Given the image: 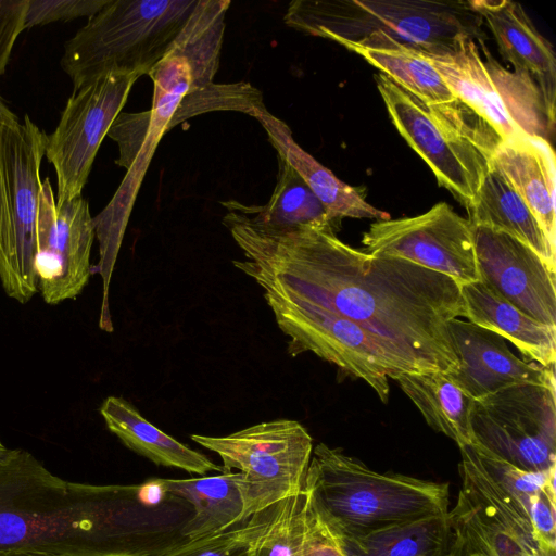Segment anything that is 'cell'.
Returning <instances> with one entry per match:
<instances>
[{"label": "cell", "instance_id": "obj_26", "mask_svg": "<svg viewBox=\"0 0 556 556\" xmlns=\"http://www.w3.org/2000/svg\"><path fill=\"white\" fill-rule=\"evenodd\" d=\"M467 212L473 226L488 227L515 237L530 247L555 271L556 249L549 243L525 201L492 164Z\"/></svg>", "mask_w": 556, "mask_h": 556}, {"label": "cell", "instance_id": "obj_22", "mask_svg": "<svg viewBox=\"0 0 556 556\" xmlns=\"http://www.w3.org/2000/svg\"><path fill=\"white\" fill-rule=\"evenodd\" d=\"M465 317L510 341L527 358L543 367L556 361V328L526 315L481 281L460 286Z\"/></svg>", "mask_w": 556, "mask_h": 556}, {"label": "cell", "instance_id": "obj_13", "mask_svg": "<svg viewBox=\"0 0 556 556\" xmlns=\"http://www.w3.org/2000/svg\"><path fill=\"white\" fill-rule=\"evenodd\" d=\"M473 443L527 471L556 467L555 382L521 383L473 400Z\"/></svg>", "mask_w": 556, "mask_h": 556}, {"label": "cell", "instance_id": "obj_10", "mask_svg": "<svg viewBox=\"0 0 556 556\" xmlns=\"http://www.w3.org/2000/svg\"><path fill=\"white\" fill-rule=\"evenodd\" d=\"M425 54L455 98L485 121L502 140L520 135L547 140L553 132L555 105L545 99L534 78L496 61L484 41L464 37L448 52Z\"/></svg>", "mask_w": 556, "mask_h": 556}, {"label": "cell", "instance_id": "obj_33", "mask_svg": "<svg viewBox=\"0 0 556 556\" xmlns=\"http://www.w3.org/2000/svg\"><path fill=\"white\" fill-rule=\"evenodd\" d=\"M108 2L109 0H28L25 28L83 16L91 17Z\"/></svg>", "mask_w": 556, "mask_h": 556}, {"label": "cell", "instance_id": "obj_28", "mask_svg": "<svg viewBox=\"0 0 556 556\" xmlns=\"http://www.w3.org/2000/svg\"><path fill=\"white\" fill-rule=\"evenodd\" d=\"M471 445L489 475L528 508L544 552L556 556V467L545 471L522 470L477 444Z\"/></svg>", "mask_w": 556, "mask_h": 556}, {"label": "cell", "instance_id": "obj_21", "mask_svg": "<svg viewBox=\"0 0 556 556\" xmlns=\"http://www.w3.org/2000/svg\"><path fill=\"white\" fill-rule=\"evenodd\" d=\"M277 155L285 159L324 205L331 223L341 218L387 220L390 214L369 204L359 191L319 163L294 140L290 127L267 109L255 117Z\"/></svg>", "mask_w": 556, "mask_h": 556}, {"label": "cell", "instance_id": "obj_8", "mask_svg": "<svg viewBox=\"0 0 556 556\" xmlns=\"http://www.w3.org/2000/svg\"><path fill=\"white\" fill-rule=\"evenodd\" d=\"M264 291L279 329L289 338L288 352H311L342 372L365 381L383 403L389 400V378L422 371L418 365L380 341L355 321L263 279Z\"/></svg>", "mask_w": 556, "mask_h": 556}, {"label": "cell", "instance_id": "obj_2", "mask_svg": "<svg viewBox=\"0 0 556 556\" xmlns=\"http://www.w3.org/2000/svg\"><path fill=\"white\" fill-rule=\"evenodd\" d=\"M187 504L150 479L64 480L23 448L0 451V554L152 556L185 540Z\"/></svg>", "mask_w": 556, "mask_h": 556}, {"label": "cell", "instance_id": "obj_11", "mask_svg": "<svg viewBox=\"0 0 556 556\" xmlns=\"http://www.w3.org/2000/svg\"><path fill=\"white\" fill-rule=\"evenodd\" d=\"M191 439L220 457L223 471L239 470L242 522L301 490L313 452L311 434L291 419L260 422L225 437L192 434Z\"/></svg>", "mask_w": 556, "mask_h": 556}, {"label": "cell", "instance_id": "obj_9", "mask_svg": "<svg viewBox=\"0 0 556 556\" xmlns=\"http://www.w3.org/2000/svg\"><path fill=\"white\" fill-rule=\"evenodd\" d=\"M47 134L28 115L0 126V282L25 304L38 292V206Z\"/></svg>", "mask_w": 556, "mask_h": 556}, {"label": "cell", "instance_id": "obj_37", "mask_svg": "<svg viewBox=\"0 0 556 556\" xmlns=\"http://www.w3.org/2000/svg\"><path fill=\"white\" fill-rule=\"evenodd\" d=\"M0 556H34V555H27V554H0Z\"/></svg>", "mask_w": 556, "mask_h": 556}, {"label": "cell", "instance_id": "obj_4", "mask_svg": "<svg viewBox=\"0 0 556 556\" xmlns=\"http://www.w3.org/2000/svg\"><path fill=\"white\" fill-rule=\"evenodd\" d=\"M309 504L336 539L448 514V482L377 472L339 447L317 444L304 478Z\"/></svg>", "mask_w": 556, "mask_h": 556}, {"label": "cell", "instance_id": "obj_17", "mask_svg": "<svg viewBox=\"0 0 556 556\" xmlns=\"http://www.w3.org/2000/svg\"><path fill=\"white\" fill-rule=\"evenodd\" d=\"M473 243L479 281L526 315L556 328L555 271L508 233L473 226Z\"/></svg>", "mask_w": 556, "mask_h": 556}, {"label": "cell", "instance_id": "obj_32", "mask_svg": "<svg viewBox=\"0 0 556 556\" xmlns=\"http://www.w3.org/2000/svg\"><path fill=\"white\" fill-rule=\"evenodd\" d=\"M152 556H252L244 526L216 535L184 540Z\"/></svg>", "mask_w": 556, "mask_h": 556}, {"label": "cell", "instance_id": "obj_23", "mask_svg": "<svg viewBox=\"0 0 556 556\" xmlns=\"http://www.w3.org/2000/svg\"><path fill=\"white\" fill-rule=\"evenodd\" d=\"M99 412L108 429L125 446L159 466L174 467L200 476L223 471L220 466L205 455L152 425L130 402L121 396H108Z\"/></svg>", "mask_w": 556, "mask_h": 556}, {"label": "cell", "instance_id": "obj_36", "mask_svg": "<svg viewBox=\"0 0 556 556\" xmlns=\"http://www.w3.org/2000/svg\"><path fill=\"white\" fill-rule=\"evenodd\" d=\"M18 123V117L9 109L0 96V126H14Z\"/></svg>", "mask_w": 556, "mask_h": 556}, {"label": "cell", "instance_id": "obj_27", "mask_svg": "<svg viewBox=\"0 0 556 556\" xmlns=\"http://www.w3.org/2000/svg\"><path fill=\"white\" fill-rule=\"evenodd\" d=\"M437 432L452 439L458 447L472 444L470 414L473 399L443 371H407L394 379Z\"/></svg>", "mask_w": 556, "mask_h": 556}, {"label": "cell", "instance_id": "obj_16", "mask_svg": "<svg viewBox=\"0 0 556 556\" xmlns=\"http://www.w3.org/2000/svg\"><path fill=\"white\" fill-rule=\"evenodd\" d=\"M96 226L81 195L55 205L49 181H42L38 206L36 275L43 301L56 305L77 298L91 275Z\"/></svg>", "mask_w": 556, "mask_h": 556}, {"label": "cell", "instance_id": "obj_7", "mask_svg": "<svg viewBox=\"0 0 556 556\" xmlns=\"http://www.w3.org/2000/svg\"><path fill=\"white\" fill-rule=\"evenodd\" d=\"M199 0H109L65 42L74 90L110 73L149 72L166 55Z\"/></svg>", "mask_w": 556, "mask_h": 556}, {"label": "cell", "instance_id": "obj_35", "mask_svg": "<svg viewBox=\"0 0 556 556\" xmlns=\"http://www.w3.org/2000/svg\"><path fill=\"white\" fill-rule=\"evenodd\" d=\"M293 556H344L333 535L318 518L311 504L307 529Z\"/></svg>", "mask_w": 556, "mask_h": 556}, {"label": "cell", "instance_id": "obj_15", "mask_svg": "<svg viewBox=\"0 0 556 556\" xmlns=\"http://www.w3.org/2000/svg\"><path fill=\"white\" fill-rule=\"evenodd\" d=\"M362 243L368 254L413 262L459 286L480 280L473 226L446 202L417 216L374 222Z\"/></svg>", "mask_w": 556, "mask_h": 556}, {"label": "cell", "instance_id": "obj_18", "mask_svg": "<svg viewBox=\"0 0 556 556\" xmlns=\"http://www.w3.org/2000/svg\"><path fill=\"white\" fill-rule=\"evenodd\" d=\"M447 330L457 367L445 375L473 400L515 384L555 382L554 367L519 358L490 330L460 318L451 319Z\"/></svg>", "mask_w": 556, "mask_h": 556}, {"label": "cell", "instance_id": "obj_34", "mask_svg": "<svg viewBox=\"0 0 556 556\" xmlns=\"http://www.w3.org/2000/svg\"><path fill=\"white\" fill-rule=\"evenodd\" d=\"M28 0H0V76L5 72L13 46L25 29Z\"/></svg>", "mask_w": 556, "mask_h": 556}, {"label": "cell", "instance_id": "obj_12", "mask_svg": "<svg viewBox=\"0 0 556 556\" xmlns=\"http://www.w3.org/2000/svg\"><path fill=\"white\" fill-rule=\"evenodd\" d=\"M462 486L448 510V556H548L518 497L484 469L471 444L459 447Z\"/></svg>", "mask_w": 556, "mask_h": 556}, {"label": "cell", "instance_id": "obj_3", "mask_svg": "<svg viewBox=\"0 0 556 556\" xmlns=\"http://www.w3.org/2000/svg\"><path fill=\"white\" fill-rule=\"evenodd\" d=\"M230 4L228 0H199L173 47L148 74L153 83L151 108L121 112L110 127L106 136L118 147L115 163L126 169L115 195L99 214L112 231L125 232L146 172L182 100L214 83Z\"/></svg>", "mask_w": 556, "mask_h": 556}, {"label": "cell", "instance_id": "obj_38", "mask_svg": "<svg viewBox=\"0 0 556 556\" xmlns=\"http://www.w3.org/2000/svg\"><path fill=\"white\" fill-rule=\"evenodd\" d=\"M5 448V446L2 444V442L0 441V451Z\"/></svg>", "mask_w": 556, "mask_h": 556}, {"label": "cell", "instance_id": "obj_24", "mask_svg": "<svg viewBox=\"0 0 556 556\" xmlns=\"http://www.w3.org/2000/svg\"><path fill=\"white\" fill-rule=\"evenodd\" d=\"M239 475L222 471L202 478H155L165 493L185 500L192 507V515L181 530L184 538L195 540L212 536L243 523Z\"/></svg>", "mask_w": 556, "mask_h": 556}, {"label": "cell", "instance_id": "obj_29", "mask_svg": "<svg viewBox=\"0 0 556 556\" xmlns=\"http://www.w3.org/2000/svg\"><path fill=\"white\" fill-rule=\"evenodd\" d=\"M334 540L344 556H445L450 546L448 518L425 517Z\"/></svg>", "mask_w": 556, "mask_h": 556}, {"label": "cell", "instance_id": "obj_30", "mask_svg": "<svg viewBox=\"0 0 556 556\" xmlns=\"http://www.w3.org/2000/svg\"><path fill=\"white\" fill-rule=\"evenodd\" d=\"M277 184L264 205H247L233 200L235 205L255 223L270 228L300 226H331L327 212L300 175L277 155Z\"/></svg>", "mask_w": 556, "mask_h": 556}, {"label": "cell", "instance_id": "obj_19", "mask_svg": "<svg viewBox=\"0 0 556 556\" xmlns=\"http://www.w3.org/2000/svg\"><path fill=\"white\" fill-rule=\"evenodd\" d=\"M493 35L501 56L515 72L530 75L555 105L556 55L525 9L508 0H471Z\"/></svg>", "mask_w": 556, "mask_h": 556}, {"label": "cell", "instance_id": "obj_20", "mask_svg": "<svg viewBox=\"0 0 556 556\" xmlns=\"http://www.w3.org/2000/svg\"><path fill=\"white\" fill-rule=\"evenodd\" d=\"M491 164L528 205L556 249L555 154L548 140L520 135L503 140Z\"/></svg>", "mask_w": 556, "mask_h": 556}, {"label": "cell", "instance_id": "obj_25", "mask_svg": "<svg viewBox=\"0 0 556 556\" xmlns=\"http://www.w3.org/2000/svg\"><path fill=\"white\" fill-rule=\"evenodd\" d=\"M340 45L361 55L381 74L425 103L434 105L456 100L424 52L388 34L374 33L358 41Z\"/></svg>", "mask_w": 556, "mask_h": 556}, {"label": "cell", "instance_id": "obj_14", "mask_svg": "<svg viewBox=\"0 0 556 556\" xmlns=\"http://www.w3.org/2000/svg\"><path fill=\"white\" fill-rule=\"evenodd\" d=\"M139 77L110 73L68 98L56 128L46 138L45 156L56 175L55 205L81 195L101 142Z\"/></svg>", "mask_w": 556, "mask_h": 556}, {"label": "cell", "instance_id": "obj_1", "mask_svg": "<svg viewBox=\"0 0 556 556\" xmlns=\"http://www.w3.org/2000/svg\"><path fill=\"white\" fill-rule=\"evenodd\" d=\"M222 204L227 210L222 223L247 257L232 261L236 268L355 321L422 371L457 367L447 323L465 317V304L454 279L359 251L331 226L270 228L232 200Z\"/></svg>", "mask_w": 556, "mask_h": 556}, {"label": "cell", "instance_id": "obj_6", "mask_svg": "<svg viewBox=\"0 0 556 556\" xmlns=\"http://www.w3.org/2000/svg\"><path fill=\"white\" fill-rule=\"evenodd\" d=\"M375 78L399 134L430 167L439 186L468 211L502 138L458 99L431 105L381 73Z\"/></svg>", "mask_w": 556, "mask_h": 556}, {"label": "cell", "instance_id": "obj_31", "mask_svg": "<svg viewBox=\"0 0 556 556\" xmlns=\"http://www.w3.org/2000/svg\"><path fill=\"white\" fill-rule=\"evenodd\" d=\"M308 517L304 486L249 517L243 526L252 556H293L304 539Z\"/></svg>", "mask_w": 556, "mask_h": 556}, {"label": "cell", "instance_id": "obj_5", "mask_svg": "<svg viewBox=\"0 0 556 556\" xmlns=\"http://www.w3.org/2000/svg\"><path fill=\"white\" fill-rule=\"evenodd\" d=\"M283 22L339 45L384 33L429 54L448 52L464 37L484 41L471 0H294Z\"/></svg>", "mask_w": 556, "mask_h": 556}]
</instances>
